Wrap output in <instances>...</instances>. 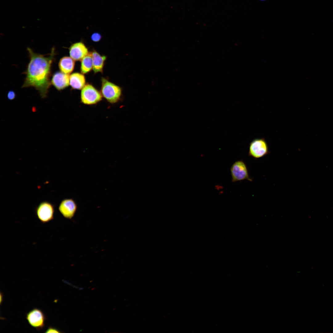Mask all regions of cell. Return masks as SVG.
Wrapping results in <instances>:
<instances>
[{
  "instance_id": "7",
  "label": "cell",
  "mask_w": 333,
  "mask_h": 333,
  "mask_svg": "<svg viewBox=\"0 0 333 333\" xmlns=\"http://www.w3.org/2000/svg\"><path fill=\"white\" fill-rule=\"evenodd\" d=\"M26 319L29 324L32 327L40 331L45 326L46 316L41 310L34 308L26 315Z\"/></svg>"
},
{
  "instance_id": "1",
  "label": "cell",
  "mask_w": 333,
  "mask_h": 333,
  "mask_svg": "<svg viewBox=\"0 0 333 333\" xmlns=\"http://www.w3.org/2000/svg\"><path fill=\"white\" fill-rule=\"evenodd\" d=\"M27 50L30 61L24 72L26 77L22 87H33L42 98H45L51 84L50 77L52 64L55 59V48H52L48 56L35 53L28 47Z\"/></svg>"
},
{
  "instance_id": "6",
  "label": "cell",
  "mask_w": 333,
  "mask_h": 333,
  "mask_svg": "<svg viewBox=\"0 0 333 333\" xmlns=\"http://www.w3.org/2000/svg\"><path fill=\"white\" fill-rule=\"evenodd\" d=\"M230 172L233 182L244 180L253 181L249 176L247 166L242 160L235 162L230 167Z\"/></svg>"
},
{
  "instance_id": "4",
  "label": "cell",
  "mask_w": 333,
  "mask_h": 333,
  "mask_svg": "<svg viewBox=\"0 0 333 333\" xmlns=\"http://www.w3.org/2000/svg\"><path fill=\"white\" fill-rule=\"evenodd\" d=\"M102 98L101 92L91 84H86L81 89L80 100L84 104L88 105L96 104L102 100Z\"/></svg>"
},
{
  "instance_id": "9",
  "label": "cell",
  "mask_w": 333,
  "mask_h": 333,
  "mask_svg": "<svg viewBox=\"0 0 333 333\" xmlns=\"http://www.w3.org/2000/svg\"><path fill=\"white\" fill-rule=\"evenodd\" d=\"M51 84L59 91L66 88L69 84V75L62 72L57 71L53 75Z\"/></svg>"
},
{
  "instance_id": "17",
  "label": "cell",
  "mask_w": 333,
  "mask_h": 333,
  "mask_svg": "<svg viewBox=\"0 0 333 333\" xmlns=\"http://www.w3.org/2000/svg\"><path fill=\"white\" fill-rule=\"evenodd\" d=\"M16 97V94L15 92L13 90L9 91L7 93V98L10 100L14 99Z\"/></svg>"
},
{
  "instance_id": "14",
  "label": "cell",
  "mask_w": 333,
  "mask_h": 333,
  "mask_svg": "<svg viewBox=\"0 0 333 333\" xmlns=\"http://www.w3.org/2000/svg\"><path fill=\"white\" fill-rule=\"evenodd\" d=\"M80 71L85 74L93 69V62L92 52H89L81 60Z\"/></svg>"
},
{
  "instance_id": "13",
  "label": "cell",
  "mask_w": 333,
  "mask_h": 333,
  "mask_svg": "<svg viewBox=\"0 0 333 333\" xmlns=\"http://www.w3.org/2000/svg\"><path fill=\"white\" fill-rule=\"evenodd\" d=\"M93 58V70L95 73L98 72L102 73L107 57L101 55L97 51L93 50L92 51Z\"/></svg>"
},
{
  "instance_id": "12",
  "label": "cell",
  "mask_w": 333,
  "mask_h": 333,
  "mask_svg": "<svg viewBox=\"0 0 333 333\" xmlns=\"http://www.w3.org/2000/svg\"><path fill=\"white\" fill-rule=\"evenodd\" d=\"M75 65V60L68 56L62 57L58 63L59 68L61 71L68 74L73 71Z\"/></svg>"
},
{
  "instance_id": "5",
  "label": "cell",
  "mask_w": 333,
  "mask_h": 333,
  "mask_svg": "<svg viewBox=\"0 0 333 333\" xmlns=\"http://www.w3.org/2000/svg\"><path fill=\"white\" fill-rule=\"evenodd\" d=\"M270 153L265 138L254 139L249 144L248 155L255 159L261 158Z\"/></svg>"
},
{
  "instance_id": "11",
  "label": "cell",
  "mask_w": 333,
  "mask_h": 333,
  "mask_svg": "<svg viewBox=\"0 0 333 333\" xmlns=\"http://www.w3.org/2000/svg\"><path fill=\"white\" fill-rule=\"evenodd\" d=\"M85 84V76L81 73H73L69 75V84L72 89H82Z\"/></svg>"
},
{
  "instance_id": "8",
  "label": "cell",
  "mask_w": 333,
  "mask_h": 333,
  "mask_svg": "<svg viewBox=\"0 0 333 333\" xmlns=\"http://www.w3.org/2000/svg\"><path fill=\"white\" fill-rule=\"evenodd\" d=\"M58 210L64 218L71 220L74 216L77 209L75 201L72 198L63 199L58 207Z\"/></svg>"
},
{
  "instance_id": "3",
  "label": "cell",
  "mask_w": 333,
  "mask_h": 333,
  "mask_svg": "<svg viewBox=\"0 0 333 333\" xmlns=\"http://www.w3.org/2000/svg\"><path fill=\"white\" fill-rule=\"evenodd\" d=\"M55 205L47 201L40 202L35 208V214L39 221L46 224L54 219Z\"/></svg>"
},
{
  "instance_id": "18",
  "label": "cell",
  "mask_w": 333,
  "mask_h": 333,
  "mask_svg": "<svg viewBox=\"0 0 333 333\" xmlns=\"http://www.w3.org/2000/svg\"><path fill=\"white\" fill-rule=\"evenodd\" d=\"M2 293H1V294H0V303H1H1L2 301Z\"/></svg>"
},
{
  "instance_id": "15",
  "label": "cell",
  "mask_w": 333,
  "mask_h": 333,
  "mask_svg": "<svg viewBox=\"0 0 333 333\" xmlns=\"http://www.w3.org/2000/svg\"><path fill=\"white\" fill-rule=\"evenodd\" d=\"M101 34L98 32L94 33L91 36V39L94 42L99 41L101 39Z\"/></svg>"
},
{
  "instance_id": "16",
  "label": "cell",
  "mask_w": 333,
  "mask_h": 333,
  "mask_svg": "<svg viewBox=\"0 0 333 333\" xmlns=\"http://www.w3.org/2000/svg\"><path fill=\"white\" fill-rule=\"evenodd\" d=\"M45 332L48 333H61V332L57 328L53 327L51 326H50L48 327L46 331H45Z\"/></svg>"
},
{
  "instance_id": "10",
  "label": "cell",
  "mask_w": 333,
  "mask_h": 333,
  "mask_svg": "<svg viewBox=\"0 0 333 333\" xmlns=\"http://www.w3.org/2000/svg\"><path fill=\"white\" fill-rule=\"evenodd\" d=\"M69 49L70 57L75 61L81 60L89 52L88 48L81 42L72 44Z\"/></svg>"
},
{
  "instance_id": "2",
  "label": "cell",
  "mask_w": 333,
  "mask_h": 333,
  "mask_svg": "<svg viewBox=\"0 0 333 333\" xmlns=\"http://www.w3.org/2000/svg\"><path fill=\"white\" fill-rule=\"evenodd\" d=\"M101 81V92L102 97L110 103L117 102L122 95L121 88L104 77L102 78Z\"/></svg>"
},
{
  "instance_id": "19",
  "label": "cell",
  "mask_w": 333,
  "mask_h": 333,
  "mask_svg": "<svg viewBox=\"0 0 333 333\" xmlns=\"http://www.w3.org/2000/svg\"><path fill=\"white\" fill-rule=\"evenodd\" d=\"M258 0L260 1V2H265V1H267V0Z\"/></svg>"
}]
</instances>
